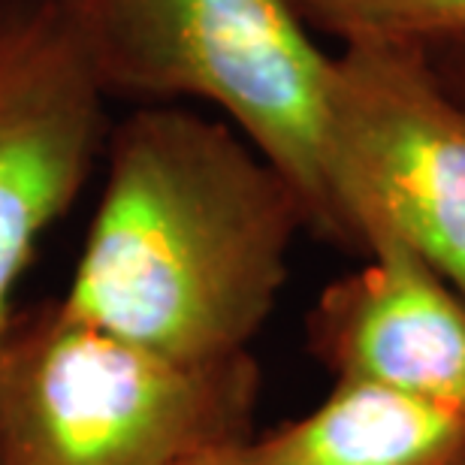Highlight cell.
<instances>
[{
	"label": "cell",
	"mask_w": 465,
	"mask_h": 465,
	"mask_svg": "<svg viewBox=\"0 0 465 465\" xmlns=\"http://www.w3.org/2000/svg\"><path fill=\"white\" fill-rule=\"evenodd\" d=\"M106 97L224 109L284 175L314 239L339 248L327 173L332 54L293 0H61Z\"/></svg>",
	"instance_id": "2"
},
{
	"label": "cell",
	"mask_w": 465,
	"mask_h": 465,
	"mask_svg": "<svg viewBox=\"0 0 465 465\" xmlns=\"http://www.w3.org/2000/svg\"><path fill=\"white\" fill-rule=\"evenodd\" d=\"M327 173L339 251L366 257L390 224L465 300V104L426 45L360 40L332 58Z\"/></svg>",
	"instance_id": "4"
},
{
	"label": "cell",
	"mask_w": 465,
	"mask_h": 465,
	"mask_svg": "<svg viewBox=\"0 0 465 465\" xmlns=\"http://www.w3.org/2000/svg\"><path fill=\"white\" fill-rule=\"evenodd\" d=\"M106 100L61 0H0V339L36 242L106 152Z\"/></svg>",
	"instance_id": "5"
},
{
	"label": "cell",
	"mask_w": 465,
	"mask_h": 465,
	"mask_svg": "<svg viewBox=\"0 0 465 465\" xmlns=\"http://www.w3.org/2000/svg\"><path fill=\"white\" fill-rule=\"evenodd\" d=\"M305 341L336 381H369L465 411V300L390 224L369 230L357 272L321 291Z\"/></svg>",
	"instance_id": "6"
},
{
	"label": "cell",
	"mask_w": 465,
	"mask_h": 465,
	"mask_svg": "<svg viewBox=\"0 0 465 465\" xmlns=\"http://www.w3.org/2000/svg\"><path fill=\"white\" fill-rule=\"evenodd\" d=\"M430 58L439 79L448 85L453 97L465 104V36H450V40L430 43Z\"/></svg>",
	"instance_id": "9"
},
{
	"label": "cell",
	"mask_w": 465,
	"mask_h": 465,
	"mask_svg": "<svg viewBox=\"0 0 465 465\" xmlns=\"http://www.w3.org/2000/svg\"><path fill=\"white\" fill-rule=\"evenodd\" d=\"M245 444H232V448L209 450V453H203V457H193V460L182 462V465H248Z\"/></svg>",
	"instance_id": "10"
},
{
	"label": "cell",
	"mask_w": 465,
	"mask_h": 465,
	"mask_svg": "<svg viewBox=\"0 0 465 465\" xmlns=\"http://www.w3.org/2000/svg\"><path fill=\"white\" fill-rule=\"evenodd\" d=\"M251 351L182 362L73 314H13L0 339V465H182L254 439Z\"/></svg>",
	"instance_id": "3"
},
{
	"label": "cell",
	"mask_w": 465,
	"mask_h": 465,
	"mask_svg": "<svg viewBox=\"0 0 465 465\" xmlns=\"http://www.w3.org/2000/svg\"><path fill=\"white\" fill-rule=\"evenodd\" d=\"M312 31L345 43H439L465 36V0H293Z\"/></svg>",
	"instance_id": "8"
},
{
	"label": "cell",
	"mask_w": 465,
	"mask_h": 465,
	"mask_svg": "<svg viewBox=\"0 0 465 465\" xmlns=\"http://www.w3.org/2000/svg\"><path fill=\"white\" fill-rule=\"evenodd\" d=\"M248 465H465V411L336 381L309 414L245 444Z\"/></svg>",
	"instance_id": "7"
},
{
	"label": "cell",
	"mask_w": 465,
	"mask_h": 465,
	"mask_svg": "<svg viewBox=\"0 0 465 465\" xmlns=\"http://www.w3.org/2000/svg\"><path fill=\"white\" fill-rule=\"evenodd\" d=\"M309 232L284 175L224 121L139 106L109 130L106 184L64 305L182 362L245 353Z\"/></svg>",
	"instance_id": "1"
}]
</instances>
